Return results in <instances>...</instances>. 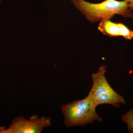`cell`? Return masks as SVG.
Returning <instances> with one entry per match:
<instances>
[{
	"label": "cell",
	"instance_id": "1",
	"mask_svg": "<svg viewBox=\"0 0 133 133\" xmlns=\"http://www.w3.org/2000/svg\"><path fill=\"white\" fill-rule=\"evenodd\" d=\"M71 2L90 22H97L102 19H110L115 15L133 18V12L125 1L105 0L94 3L85 0H71Z\"/></svg>",
	"mask_w": 133,
	"mask_h": 133
},
{
	"label": "cell",
	"instance_id": "2",
	"mask_svg": "<svg viewBox=\"0 0 133 133\" xmlns=\"http://www.w3.org/2000/svg\"><path fill=\"white\" fill-rule=\"evenodd\" d=\"M96 106L88 97L62 105L61 110L67 127L84 126L95 121L102 122L103 119L96 111Z\"/></svg>",
	"mask_w": 133,
	"mask_h": 133
},
{
	"label": "cell",
	"instance_id": "6",
	"mask_svg": "<svg viewBox=\"0 0 133 133\" xmlns=\"http://www.w3.org/2000/svg\"><path fill=\"white\" fill-rule=\"evenodd\" d=\"M121 119L127 125V129L130 133L133 132V108L121 116Z\"/></svg>",
	"mask_w": 133,
	"mask_h": 133
},
{
	"label": "cell",
	"instance_id": "8",
	"mask_svg": "<svg viewBox=\"0 0 133 133\" xmlns=\"http://www.w3.org/2000/svg\"><path fill=\"white\" fill-rule=\"evenodd\" d=\"M128 3L129 8L132 11H133V0H122Z\"/></svg>",
	"mask_w": 133,
	"mask_h": 133
},
{
	"label": "cell",
	"instance_id": "7",
	"mask_svg": "<svg viewBox=\"0 0 133 133\" xmlns=\"http://www.w3.org/2000/svg\"><path fill=\"white\" fill-rule=\"evenodd\" d=\"M119 29L120 36L127 40H131L133 38V31L129 29L125 24L121 23H118Z\"/></svg>",
	"mask_w": 133,
	"mask_h": 133
},
{
	"label": "cell",
	"instance_id": "5",
	"mask_svg": "<svg viewBox=\"0 0 133 133\" xmlns=\"http://www.w3.org/2000/svg\"><path fill=\"white\" fill-rule=\"evenodd\" d=\"M98 29L105 35L111 37L120 36L118 24L111 21L110 19L101 20Z\"/></svg>",
	"mask_w": 133,
	"mask_h": 133
},
{
	"label": "cell",
	"instance_id": "9",
	"mask_svg": "<svg viewBox=\"0 0 133 133\" xmlns=\"http://www.w3.org/2000/svg\"><path fill=\"white\" fill-rule=\"evenodd\" d=\"M0 3H1V0H0Z\"/></svg>",
	"mask_w": 133,
	"mask_h": 133
},
{
	"label": "cell",
	"instance_id": "3",
	"mask_svg": "<svg viewBox=\"0 0 133 133\" xmlns=\"http://www.w3.org/2000/svg\"><path fill=\"white\" fill-rule=\"evenodd\" d=\"M106 65H101L97 72L92 74V87L87 97L96 106L108 104L118 108L121 104L125 105V100L112 89L106 78Z\"/></svg>",
	"mask_w": 133,
	"mask_h": 133
},
{
	"label": "cell",
	"instance_id": "4",
	"mask_svg": "<svg viewBox=\"0 0 133 133\" xmlns=\"http://www.w3.org/2000/svg\"><path fill=\"white\" fill-rule=\"evenodd\" d=\"M49 116L40 117L35 115L28 119L24 116L16 117L8 127H0V133H41L44 129L51 125Z\"/></svg>",
	"mask_w": 133,
	"mask_h": 133
}]
</instances>
